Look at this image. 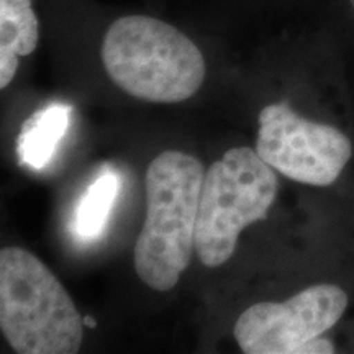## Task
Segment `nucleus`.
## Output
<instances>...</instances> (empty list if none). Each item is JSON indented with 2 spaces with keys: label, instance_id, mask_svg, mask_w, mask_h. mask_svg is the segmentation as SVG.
Listing matches in <instances>:
<instances>
[{
  "label": "nucleus",
  "instance_id": "nucleus-1",
  "mask_svg": "<svg viewBox=\"0 0 354 354\" xmlns=\"http://www.w3.org/2000/svg\"><path fill=\"white\" fill-rule=\"evenodd\" d=\"M105 73L133 99L177 104L197 94L207 76L205 56L183 30L158 17H118L100 43Z\"/></svg>",
  "mask_w": 354,
  "mask_h": 354
},
{
  "label": "nucleus",
  "instance_id": "nucleus-2",
  "mask_svg": "<svg viewBox=\"0 0 354 354\" xmlns=\"http://www.w3.org/2000/svg\"><path fill=\"white\" fill-rule=\"evenodd\" d=\"M205 171L184 151H162L146 171V218L133 253L138 277L153 290L174 289L192 254Z\"/></svg>",
  "mask_w": 354,
  "mask_h": 354
},
{
  "label": "nucleus",
  "instance_id": "nucleus-3",
  "mask_svg": "<svg viewBox=\"0 0 354 354\" xmlns=\"http://www.w3.org/2000/svg\"><path fill=\"white\" fill-rule=\"evenodd\" d=\"M0 328L20 354H76L84 318L43 261L19 246L0 251Z\"/></svg>",
  "mask_w": 354,
  "mask_h": 354
},
{
  "label": "nucleus",
  "instance_id": "nucleus-4",
  "mask_svg": "<svg viewBox=\"0 0 354 354\" xmlns=\"http://www.w3.org/2000/svg\"><path fill=\"white\" fill-rule=\"evenodd\" d=\"M277 176L256 149L232 148L205 171L196 227V256L207 268L232 258L240 233L264 220L277 197Z\"/></svg>",
  "mask_w": 354,
  "mask_h": 354
},
{
  "label": "nucleus",
  "instance_id": "nucleus-5",
  "mask_svg": "<svg viewBox=\"0 0 354 354\" xmlns=\"http://www.w3.org/2000/svg\"><path fill=\"white\" fill-rule=\"evenodd\" d=\"M256 151L287 179L328 187L351 159L353 145L336 127L308 120L289 102H276L261 110Z\"/></svg>",
  "mask_w": 354,
  "mask_h": 354
},
{
  "label": "nucleus",
  "instance_id": "nucleus-6",
  "mask_svg": "<svg viewBox=\"0 0 354 354\" xmlns=\"http://www.w3.org/2000/svg\"><path fill=\"white\" fill-rule=\"evenodd\" d=\"M348 294L335 284H315L286 302H259L234 323L245 354H295L297 348L333 328L348 308Z\"/></svg>",
  "mask_w": 354,
  "mask_h": 354
},
{
  "label": "nucleus",
  "instance_id": "nucleus-7",
  "mask_svg": "<svg viewBox=\"0 0 354 354\" xmlns=\"http://www.w3.org/2000/svg\"><path fill=\"white\" fill-rule=\"evenodd\" d=\"M39 43V20L33 0H0V88L10 86L21 57Z\"/></svg>",
  "mask_w": 354,
  "mask_h": 354
},
{
  "label": "nucleus",
  "instance_id": "nucleus-8",
  "mask_svg": "<svg viewBox=\"0 0 354 354\" xmlns=\"http://www.w3.org/2000/svg\"><path fill=\"white\" fill-rule=\"evenodd\" d=\"M69 120L71 107L59 102L30 115L17 140V154L21 165L32 169L46 166L64 138Z\"/></svg>",
  "mask_w": 354,
  "mask_h": 354
},
{
  "label": "nucleus",
  "instance_id": "nucleus-9",
  "mask_svg": "<svg viewBox=\"0 0 354 354\" xmlns=\"http://www.w3.org/2000/svg\"><path fill=\"white\" fill-rule=\"evenodd\" d=\"M118 194V177L102 174L88 185L74 212V232L81 240H97L107 225Z\"/></svg>",
  "mask_w": 354,
  "mask_h": 354
},
{
  "label": "nucleus",
  "instance_id": "nucleus-10",
  "mask_svg": "<svg viewBox=\"0 0 354 354\" xmlns=\"http://www.w3.org/2000/svg\"><path fill=\"white\" fill-rule=\"evenodd\" d=\"M335 353V344L330 339L323 338V336H317V338L310 339L302 346L297 348L295 354H331Z\"/></svg>",
  "mask_w": 354,
  "mask_h": 354
},
{
  "label": "nucleus",
  "instance_id": "nucleus-11",
  "mask_svg": "<svg viewBox=\"0 0 354 354\" xmlns=\"http://www.w3.org/2000/svg\"><path fill=\"white\" fill-rule=\"evenodd\" d=\"M84 325H86V326H91V328H95V322H94V318H92V317H86V318H84Z\"/></svg>",
  "mask_w": 354,
  "mask_h": 354
},
{
  "label": "nucleus",
  "instance_id": "nucleus-12",
  "mask_svg": "<svg viewBox=\"0 0 354 354\" xmlns=\"http://www.w3.org/2000/svg\"><path fill=\"white\" fill-rule=\"evenodd\" d=\"M349 3H351V7L354 8V0H349Z\"/></svg>",
  "mask_w": 354,
  "mask_h": 354
}]
</instances>
